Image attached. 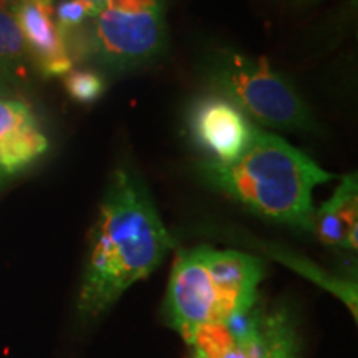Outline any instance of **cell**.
Wrapping results in <instances>:
<instances>
[{"label": "cell", "mask_w": 358, "mask_h": 358, "mask_svg": "<svg viewBox=\"0 0 358 358\" xmlns=\"http://www.w3.org/2000/svg\"><path fill=\"white\" fill-rule=\"evenodd\" d=\"M30 65L32 58L15 17L10 8H0V73L17 85L29 78Z\"/></svg>", "instance_id": "8fae6325"}, {"label": "cell", "mask_w": 358, "mask_h": 358, "mask_svg": "<svg viewBox=\"0 0 358 358\" xmlns=\"http://www.w3.org/2000/svg\"><path fill=\"white\" fill-rule=\"evenodd\" d=\"M301 338L297 322L285 306L262 313L256 358H299Z\"/></svg>", "instance_id": "30bf717a"}, {"label": "cell", "mask_w": 358, "mask_h": 358, "mask_svg": "<svg viewBox=\"0 0 358 358\" xmlns=\"http://www.w3.org/2000/svg\"><path fill=\"white\" fill-rule=\"evenodd\" d=\"M13 2H15V0H13Z\"/></svg>", "instance_id": "ffe728a7"}, {"label": "cell", "mask_w": 358, "mask_h": 358, "mask_svg": "<svg viewBox=\"0 0 358 358\" xmlns=\"http://www.w3.org/2000/svg\"><path fill=\"white\" fill-rule=\"evenodd\" d=\"M6 179H7V174H6V171H3L2 168H0V187H2L3 182H6Z\"/></svg>", "instance_id": "ac0fdd59"}, {"label": "cell", "mask_w": 358, "mask_h": 358, "mask_svg": "<svg viewBox=\"0 0 358 358\" xmlns=\"http://www.w3.org/2000/svg\"><path fill=\"white\" fill-rule=\"evenodd\" d=\"M264 275L262 261L239 250L209 245L179 250L164 297V320L191 345L204 330L252 312Z\"/></svg>", "instance_id": "3957f363"}, {"label": "cell", "mask_w": 358, "mask_h": 358, "mask_svg": "<svg viewBox=\"0 0 358 358\" xmlns=\"http://www.w3.org/2000/svg\"><path fill=\"white\" fill-rule=\"evenodd\" d=\"M357 214L358 185L353 173L343 178L332 198L313 213L310 232L327 245L357 250Z\"/></svg>", "instance_id": "ba28073f"}, {"label": "cell", "mask_w": 358, "mask_h": 358, "mask_svg": "<svg viewBox=\"0 0 358 358\" xmlns=\"http://www.w3.org/2000/svg\"><path fill=\"white\" fill-rule=\"evenodd\" d=\"M64 85L71 100L83 105L98 101L106 90L101 75L92 70H70L64 77Z\"/></svg>", "instance_id": "4fadbf2b"}, {"label": "cell", "mask_w": 358, "mask_h": 358, "mask_svg": "<svg viewBox=\"0 0 358 358\" xmlns=\"http://www.w3.org/2000/svg\"><path fill=\"white\" fill-rule=\"evenodd\" d=\"M10 12L20 27L35 69L43 77H65L73 62L57 27L52 0H15Z\"/></svg>", "instance_id": "52a82bcc"}, {"label": "cell", "mask_w": 358, "mask_h": 358, "mask_svg": "<svg viewBox=\"0 0 358 358\" xmlns=\"http://www.w3.org/2000/svg\"><path fill=\"white\" fill-rule=\"evenodd\" d=\"M262 313L256 307L231 324L204 330L189 345L187 358H256Z\"/></svg>", "instance_id": "9c48e42d"}, {"label": "cell", "mask_w": 358, "mask_h": 358, "mask_svg": "<svg viewBox=\"0 0 358 358\" xmlns=\"http://www.w3.org/2000/svg\"><path fill=\"white\" fill-rule=\"evenodd\" d=\"M174 248L150 189L140 174L118 168L111 174L92 231L78 294V313L93 320L153 274Z\"/></svg>", "instance_id": "6da1fadb"}, {"label": "cell", "mask_w": 358, "mask_h": 358, "mask_svg": "<svg viewBox=\"0 0 358 358\" xmlns=\"http://www.w3.org/2000/svg\"><path fill=\"white\" fill-rule=\"evenodd\" d=\"M10 92V83L7 82V78L0 73V96H7Z\"/></svg>", "instance_id": "2e32d148"}, {"label": "cell", "mask_w": 358, "mask_h": 358, "mask_svg": "<svg viewBox=\"0 0 358 358\" xmlns=\"http://www.w3.org/2000/svg\"><path fill=\"white\" fill-rule=\"evenodd\" d=\"M209 78L219 95L264 127L295 133L319 129L307 101L294 83L271 69L266 58L219 52L209 64Z\"/></svg>", "instance_id": "277c9868"}, {"label": "cell", "mask_w": 358, "mask_h": 358, "mask_svg": "<svg viewBox=\"0 0 358 358\" xmlns=\"http://www.w3.org/2000/svg\"><path fill=\"white\" fill-rule=\"evenodd\" d=\"M90 55L115 71L138 70L166 52L163 0H105L88 27Z\"/></svg>", "instance_id": "5b68a950"}, {"label": "cell", "mask_w": 358, "mask_h": 358, "mask_svg": "<svg viewBox=\"0 0 358 358\" xmlns=\"http://www.w3.org/2000/svg\"><path fill=\"white\" fill-rule=\"evenodd\" d=\"M0 8H2V7H0Z\"/></svg>", "instance_id": "44dd1931"}, {"label": "cell", "mask_w": 358, "mask_h": 358, "mask_svg": "<svg viewBox=\"0 0 358 358\" xmlns=\"http://www.w3.org/2000/svg\"><path fill=\"white\" fill-rule=\"evenodd\" d=\"M192 141L209 159L231 163L248 148L256 124L239 106L221 95L199 98L187 116Z\"/></svg>", "instance_id": "8992f818"}, {"label": "cell", "mask_w": 358, "mask_h": 358, "mask_svg": "<svg viewBox=\"0 0 358 358\" xmlns=\"http://www.w3.org/2000/svg\"><path fill=\"white\" fill-rule=\"evenodd\" d=\"M34 123L38 122L27 103L0 96V145Z\"/></svg>", "instance_id": "5bb4252c"}, {"label": "cell", "mask_w": 358, "mask_h": 358, "mask_svg": "<svg viewBox=\"0 0 358 358\" xmlns=\"http://www.w3.org/2000/svg\"><path fill=\"white\" fill-rule=\"evenodd\" d=\"M203 178L248 211L301 231H312L313 189L335 174L274 133L254 128L248 148L231 163L208 159Z\"/></svg>", "instance_id": "7a4b0ae2"}, {"label": "cell", "mask_w": 358, "mask_h": 358, "mask_svg": "<svg viewBox=\"0 0 358 358\" xmlns=\"http://www.w3.org/2000/svg\"><path fill=\"white\" fill-rule=\"evenodd\" d=\"M13 0H0V7L2 8H10Z\"/></svg>", "instance_id": "e0dca14e"}, {"label": "cell", "mask_w": 358, "mask_h": 358, "mask_svg": "<svg viewBox=\"0 0 358 358\" xmlns=\"http://www.w3.org/2000/svg\"><path fill=\"white\" fill-rule=\"evenodd\" d=\"M101 6L92 0H62L57 6L55 22L60 32L73 30L87 25L90 19H95L100 13Z\"/></svg>", "instance_id": "9a60e30c"}, {"label": "cell", "mask_w": 358, "mask_h": 358, "mask_svg": "<svg viewBox=\"0 0 358 358\" xmlns=\"http://www.w3.org/2000/svg\"><path fill=\"white\" fill-rule=\"evenodd\" d=\"M92 2H95V3H98V6L103 7V2H105V0H92Z\"/></svg>", "instance_id": "d6986e66"}, {"label": "cell", "mask_w": 358, "mask_h": 358, "mask_svg": "<svg viewBox=\"0 0 358 358\" xmlns=\"http://www.w3.org/2000/svg\"><path fill=\"white\" fill-rule=\"evenodd\" d=\"M47 136L42 133L38 123H34L0 145V168L10 176L34 164L40 156L47 153Z\"/></svg>", "instance_id": "7c38bea8"}]
</instances>
